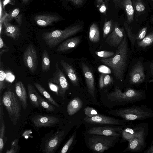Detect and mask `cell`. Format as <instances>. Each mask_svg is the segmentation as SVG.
<instances>
[{
    "instance_id": "6da1fadb",
    "label": "cell",
    "mask_w": 153,
    "mask_h": 153,
    "mask_svg": "<svg viewBox=\"0 0 153 153\" xmlns=\"http://www.w3.org/2000/svg\"><path fill=\"white\" fill-rule=\"evenodd\" d=\"M128 49L127 39L125 33L114 55L111 57L103 58L100 60L110 68L115 78L120 81L123 79L126 67Z\"/></svg>"
},
{
    "instance_id": "11a10c76",
    "label": "cell",
    "mask_w": 153,
    "mask_h": 153,
    "mask_svg": "<svg viewBox=\"0 0 153 153\" xmlns=\"http://www.w3.org/2000/svg\"></svg>"
},
{
    "instance_id": "f546056e",
    "label": "cell",
    "mask_w": 153,
    "mask_h": 153,
    "mask_svg": "<svg viewBox=\"0 0 153 153\" xmlns=\"http://www.w3.org/2000/svg\"><path fill=\"white\" fill-rule=\"evenodd\" d=\"M42 69L43 72L48 71L50 68V60L49 53L45 50L42 52L41 64Z\"/></svg>"
},
{
    "instance_id": "c3c4849f",
    "label": "cell",
    "mask_w": 153,
    "mask_h": 153,
    "mask_svg": "<svg viewBox=\"0 0 153 153\" xmlns=\"http://www.w3.org/2000/svg\"><path fill=\"white\" fill-rule=\"evenodd\" d=\"M144 153H153V145L152 144L144 152Z\"/></svg>"
},
{
    "instance_id": "e575fe53",
    "label": "cell",
    "mask_w": 153,
    "mask_h": 153,
    "mask_svg": "<svg viewBox=\"0 0 153 153\" xmlns=\"http://www.w3.org/2000/svg\"><path fill=\"white\" fill-rule=\"evenodd\" d=\"M20 12L19 8H15L12 10L5 17L4 21L9 22L13 19L15 18L19 14Z\"/></svg>"
},
{
    "instance_id": "30bf717a",
    "label": "cell",
    "mask_w": 153,
    "mask_h": 153,
    "mask_svg": "<svg viewBox=\"0 0 153 153\" xmlns=\"http://www.w3.org/2000/svg\"><path fill=\"white\" fill-rule=\"evenodd\" d=\"M84 120L86 122L90 124L116 125L122 126H124L126 123V121L124 120H121L99 114L91 117L86 116Z\"/></svg>"
},
{
    "instance_id": "cb8c5ba5",
    "label": "cell",
    "mask_w": 153,
    "mask_h": 153,
    "mask_svg": "<svg viewBox=\"0 0 153 153\" xmlns=\"http://www.w3.org/2000/svg\"><path fill=\"white\" fill-rule=\"evenodd\" d=\"M3 104L0 101V153L2 152L4 147V138L5 132V122L3 119Z\"/></svg>"
},
{
    "instance_id": "bcb514c9",
    "label": "cell",
    "mask_w": 153,
    "mask_h": 153,
    "mask_svg": "<svg viewBox=\"0 0 153 153\" xmlns=\"http://www.w3.org/2000/svg\"><path fill=\"white\" fill-rule=\"evenodd\" d=\"M3 48L5 49H9L8 47H7L5 44L4 43L2 38L0 36V50H1Z\"/></svg>"
},
{
    "instance_id": "5b68a950",
    "label": "cell",
    "mask_w": 153,
    "mask_h": 153,
    "mask_svg": "<svg viewBox=\"0 0 153 153\" xmlns=\"http://www.w3.org/2000/svg\"><path fill=\"white\" fill-rule=\"evenodd\" d=\"M135 127L134 135L128 142L127 147L123 152H140L146 146L145 140L149 132V124L147 123H141L135 125Z\"/></svg>"
},
{
    "instance_id": "3957f363",
    "label": "cell",
    "mask_w": 153,
    "mask_h": 153,
    "mask_svg": "<svg viewBox=\"0 0 153 153\" xmlns=\"http://www.w3.org/2000/svg\"><path fill=\"white\" fill-rule=\"evenodd\" d=\"M107 96L111 100L122 104L135 102L146 98L145 93L141 89L137 90L129 88L123 92L117 87H115L114 91L110 93Z\"/></svg>"
},
{
    "instance_id": "db71d44e",
    "label": "cell",
    "mask_w": 153,
    "mask_h": 153,
    "mask_svg": "<svg viewBox=\"0 0 153 153\" xmlns=\"http://www.w3.org/2000/svg\"><path fill=\"white\" fill-rule=\"evenodd\" d=\"M152 1H153V0H152Z\"/></svg>"
},
{
    "instance_id": "816d5d0a",
    "label": "cell",
    "mask_w": 153,
    "mask_h": 153,
    "mask_svg": "<svg viewBox=\"0 0 153 153\" xmlns=\"http://www.w3.org/2000/svg\"><path fill=\"white\" fill-rule=\"evenodd\" d=\"M151 64L153 65V62Z\"/></svg>"
},
{
    "instance_id": "74e56055",
    "label": "cell",
    "mask_w": 153,
    "mask_h": 153,
    "mask_svg": "<svg viewBox=\"0 0 153 153\" xmlns=\"http://www.w3.org/2000/svg\"><path fill=\"white\" fill-rule=\"evenodd\" d=\"M6 74L3 70L1 68L0 71V94L1 95L2 92L5 88V79Z\"/></svg>"
},
{
    "instance_id": "52a82bcc",
    "label": "cell",
    "mask_w": 153,
    "mask_h": 153,
    "mask_svg": "<svg viewBox=\"0 0 153 153\" xmlns=\"http://www.w3.org/2000/svg\"><path fill=\"white\" fill-rule=\"evenodd\" d=\"M120 136L93 135L88 141L90 149L98 153H102L111 147Z\"/></svg>"
},
{
    "instance_id": "ee69618b",
    "label": "cell",
    "mask_w": 153,
    "mask_h": 153,
    "mask_svg": "<svg viewBox=\"0 0 153 153\" xmlns=\"http://www.w3.org/2000/svg\"><path fill=\"white\" fill-rule=\"evenodd\" d=\"M48 84L50 89L52 91L55 92L58 95L59 88L58 86L51 82H49Z\"/></svg>"
},
{
    "instance_id": "4316f807",
    "label": "cell",
    "mask_w": 153,
    "mask_h": 153,
    "mask_svg": "<svg viewBox=\"0 0 153 153\" xmlns=\"http://www.w3.org/2000/svg\"><path fill=\"white\" fill-rule=\"evenodd\" d=\"M135 125L134 124L129 125L123 129L121 135L124 140L128 142L132 138L135 133Z\"/></svg>"
},
{
    "instance_id": "277c9868",
    "label": "cell",
    "mask_w": 153,
    "mask_h": 153,
    "mask_svg": "<svg viewBox=\"0 0 153 153\" xmlns=\"http://www.w3.org/2000/svg\"><path fill=\"white\" fill-rule=\"evenodd\" d=\"M115 115L126 121L142 120L152 117L153 111L146 105H134L118 109Z\"/></svg>"
},
{
    "instance_id": "f35d334b",
    "label": "cell",
    "mask_w": 153,
    "mask_h": 153,
    "mask_svg": "<svg viewBox=\"0 0 153 153\" xmlns=\"http://www.w3.org/2000/svg\"><path fill=\"white\" fill-rule=\"evenodd\" d=\"M85 113L87 116L91 117L98 114L97 111L94 108L87 106L84 109Z\"/></svg>"
},
{
    "instance_id": "f1b7e54d",
    "label": "cell",
    "mask_w": 153,
    "mask_h": 153,
    "mask_svg": "<svg viewBox=\"0 0 153 153\" xmlns=\"http://www.w3.org/2000/svg\"><path fill=\"white\" fill-rule=\"evenodd\" d=\"M112 77L110 75L104 73L100 76L99 85L100 89L107 86L113 82Z\"/></svg>"
},
{
    "instance_id": "83f0119b",
    "label": "cell",
    "mask_w": 153,
    "mask_h": 153,
    "mask_svg": "<svg viewBox=\"0 0 153 153\" xmlns=\"http://www.w3.org/2000/svg\"><path fill=\"white\" fill-rule=\"evenodd\" d=\"M34 85L39 92L51 103L56 107H59L58 104L56 102L48 92L40 84L35 82Z\"/></svg>"
},
{
    "instance_id": "5bb4252c",
    "label": "cell",
    "mask_w": 153,
    "mask_h": 153,
    "mask_svg": "<svg viewBox=\"0 0 153 153\" xmlns=\"http://www.w3.org/2000/svg\"><path fill=\"white\" fill-rule=\"evenodd\" d=\"M130 82L133 85L140 84L144 81L145 75L143 66L138 61L133 66L129 74Z\"/></svg>"
},
{
    "instance_id": "b9f144b4",
    "label": "cell",
    "mask_w": 153,
    "mask_h": 153,
    "mask_svg": "<svg viewBox=\"0 0 153 153\" xmlns=\"http://www.w3.org/2000/svg\"><path fill=\"white\" fill-rule=\"evenodd\" d=\"M18 139H16L14 141L12 142L10 149L7 150L6 152V153H16L17 152L18 149Z\"/></svg>"
},
{
    "instance_id": "f907efd6",
    "label": "cell",
    "mask_w": 153,
    "mask_h": 153,
    "mask_svg": "<svg viewBox=\"0 0 153 153\" xmlns=\"http://www.w3.org/2000/svg\"><path fill=\"white\" fill-rule=\"evenodd\" d=\"M22 0V2L24 4H26L27 3L29 0Z\"/></svg>"
},
{
    "instance_id": "ffe728a7",
    "label": "cell",
    "mask_w": 153,
    "mask_h": 153,
    "mask_svg": "<svg viewBox=\"0 0 153 153\" xmlns=\"http://www.w3.org/2000/svg\"><path fill=\"white\" fill-rule=\"evenodd\" d=\"M60 20L58 16L51 15H40L36 16L35 20L36 24L42 27H46L52 25L53 23Z\"/></svg>"
},
{
    "instance_id": "7dc6e473",
    "label": "cell",
    "mask_w": 153,
    "mask_h": 153,
    "mask_svg": "<svg viewBox=\"0 0 153 153\" xmlns=\"http://www.w3.org/2000/svg\"><path fill=\"white\" fill-rule=\"evenodd\" d=\"M19 26H20L22 23V15H18L15 18Z\"/></svg>"
},
{
    "instance_id": "4dcf8cb0",
    "label": "cell",
    "mask_w": 153,
    "mask_h": 153,
    "mask_svg": "<svg viewBox=\"0 0 153 153\" xmlns=\"http://www.w3.org/2000/svg\"><path fill=\"white\" fill-rule=\"evenodd\" d=\"M38 98L40 105L45 108L47 111L52 112L55 110L54 106L47 100L42 97L39 94Z\"/></svg>"
},
{
    "instance_id": "d590c367",
    "label": "cell",
    "mask_w": 153,
    "mask_h": 153,
    "mask_svg": "<svg viewBox=\"0 0 153 153\" xmlns=\"http://www.w3.org/2000/svg\"><path fill=\"white\" fill-rule=\"evenodd\" d=\"M95 53L98 56L104 58L111 57L115 54L114 52L108 51H96L95 52Z\"/></svg>"
},
{
    "instance_id": "8992f818",
    "label": "cell",
    "mask_w": 153,
    "mask_h": 153,
    "mask_svg": "<svg viewBox=\"0 0 153 153\" xmlns=\"http://www.w3.org/2000/svg\"><path fill=\"white\" fill-rule=\"evenodd\" d=\"M18 97L10 90L4 93L1 101L6 108L11 121L16 126L18 124L21 116V108Z\"/></svg>"
},
{
    "instance_id": "f5cc1de1",
    "label": "cell",
    "mask_w": 153,
    "mask_h": 153,
    "mask_svg": "<svg viewBox=\"0 0 153 153\" xmlns=\"http://www.w3.org/2000/svg\"><path fill=\"white\" fill-rule=\"evenodd\" d=\"M152 19H153V18H152Z\"/></svg>"
},
{
    "instance_id": "d6a6232c",
    "label": "cell",
    "mask_w": 153,
    "mask_h": 153,
    "mask_svg": "<svg viewBox=\"0 0 153 153\" xmlns=\"http://www.w3.org/2000/svg\"><path fill=\"white\" fill-rule=\"evenodd\" d=\"M124 25L125 28L127 32L128 37L131 41L132 45L134 46L135 40H136L137 35L134 34L132 33L131 28L128 26L127 23L125 22Z\"/></svg>"
},
{
    "instance_id": "484cf974",
    "label": "cell",
    "mask_w": 153,
    "mask_h": 153,
    "mask_svg": "<svg viewBox=\"0 0 153 153\" xmlns=\"http://www.w3.org/2000/svg\"><path fill=\"white\" fill-rule=\"evenodd\" d=\"M89 38L92 42L97 43L100 40V32L98 26L96 23L91 26L89 33Z\"/></svg>"
},
{
    "instance_id": "ab89813d",
    "label": "cell",
    "mask_w": 153,
    "mask_h": 153,
    "mask_svg": "<svg viewBox=\"0 0 153 153\" xmlns=\"http://www.w3.org/2000/svg\"><path fill=\"white\" fill-rule=\"evenodd\" d=\"M134 5L135 10L137 12H142L145 10V6L141 0H136Z\"/></svg>"
},
{
    "instance_id": "2e32d148",
    "label": "cell",
    "mask_w": 153,
    "mask_h": 153,
    "mask_svg": "<svg viewBox=\"0 0 153 153\" xmlns=\"http://www.w3.org/2000/svg\"><path fill=\"white\" fill-rule=\"evenodd\" d=\"M81 67L86 85L89 93L93 97L95 96V81L94 76L88 66L82 63Z\"/></svg>"
},
{
    "instance_id": "836d02e7",
    "label": "cell",
    "mask_w": 153,
    "mask_h": 153,
    "mask_svg": "<svg viewBox=\"0 0 153 153\" xmlns=\"http://www.w3.org/2000/svg\"><path fill=\"white\" fill-rule=\"evenodd\" d=\"M112 20L106 21L105 22L103 28V38L107 37L110 32L112 27Z\"/></svg>"
},
{
    "instance_id": "7402d4cb",
    "label": "cell",
    "mask_w": 153,
    "mask_h": 153,
    "mask_svg": "<svg viewBox=\"0 0 153 153\" xmlns=\"http://www.w3.org/2000/svg\"><path fill=\"white\" fill-rule=\"evenodd\" d=\"M81 40L80 36H76L68 39L61 43L57 48L56 51L64 52L71 49L78 45Z\"/></svg>"
},
{
    "instance_id": "ac0fdd59",
    "label": "cell",
    "mask_w": 153,
    "mask_h": 153,
    "mask_svg": "<svg viewBox=\"0 0 153 153\" xmlns=\"http://www.w3.org/2000/svg\"><path fill=\"white\" fill-rule=\"evenodd\" d=\"M3 26L5 35L13 40H17L21 36L20 28L17 26L4 20Z\"/></svg>"
},
{
    "instance_id": "d4e9b609",
    "label": "cell",
    "mask_w": 153,
    "mask_h": 153,
    "mask_svg": "<svg viewBox=\"0 0 153 153\" xmlns=\"http://www.w3.org/2000/svg\"><path fill=\"white\" fill-rule=\"evenodd\" d=\"M27 90L29 98L31 103L36 107H39L40 104L38 98L39 94L35 88L31 84L28 83L27 85Z\"/></svg>"
},
{
    "instance_id": "e0dca14e",
    "label": "cell",
    "mask_w": 153,
    "mask_h": 153,
    "mask_svg": "<svg viewBox=\"0 0 153 153\" xmlns=\"http://www.w3.org/2000/svg\"><path fill=\"white\" fill-rule=\"evenodd\" d=\"M117 7L123 9L126 13L128 23L133 22L134 9L131 0H112Z\"/></svg>"
},
{
    "instance_id": "603a6c76",
    "label": "cell",
    "mask_w": 153,
    "mask_h": 153,
    "mask_svg": "<svg viewBox=\"0 0 153 153\" xmlns=\"http://www.w3.org/2000/svg\"><path fill=\"white\" fill-rule=\"evenodd\" d=\"M82 105L81 100L78 97H74L69 102L67 106V111L68 115H73L82 108Z\"/></svg>"
},
{
    "instance_id": "9a60e30c",
    "label": "cell",
    "mask_w": 153,
    "mask_h": 153,
    "mask_svg": "<svg viewBox=\"0 0 153 153\" xmlns=\"http://www.w3.org/2000/svg\"><path fill=\"white\" fill-rule=\"evenodd\" d=\"M34 126L38 128L51 127L58 123L59 119L54 116L47 115H37L32 119Z\"/></svg>"
},
{
    "instance_id": "7c38bea8",
    "label": "cell",
    "mask_w": 153,
    "mask_h": 153,
    "mask_svg": "<svg viewBox=\"0 0 153 153\" xmlns=\"http://www.w3.org/2000/svg\"><path fill=\"white\" fill-rule=\"evenodd\" d=\"M112 32L107 37L105 42L111 47H117L125 33L123 27H120L117 22L112 27Z\"/></svg>"
},
{
    "instance_id": "ba28073f",
    "label": "cell",
    "mask_w": 153,
    "mask_h": 153,
    "mask_svg": "<svg viewBox=\"0 0 153 153\" xmlns=\"http://www.w3.org/2000/svg\"><path fill=\"white\" fill-rule=\"evenodd\" d=\"M58 66V62H57L55 65V70L49 81L58 86V95L64 98L65 93L69 89V85L64 74Z\"/></svg>"
},
{
    "instance_id": "f6af8a7d",
    "label": "cell",
    "mask_w": 153,
    "mask_h": 153,
    "mask_svg": "<svg viewBox=\"0 0 153 153\" xmlns=\"http://www.w3.org/2000/svg\"><path fill=\"white\" fill-rule=\"evenodd\" d=\"M72 2L74 4L79 6L82 4L84 0H65Z\"/></svg>"
},
{
    "instance_id": "4fadbf2b",
    "label": "cell",
    "mask_w": 153,
    "mask_h": 153,
    "mask_svg": "<svg viewBox=\"0 0 153 153\" xmlns=\"http://www.w3.org/2000/svg\"><path fill=\"white\" fill-rule=\"evenodd\" d=\"M123 126L115 127L108 126L94 127L90 129L88 131V133L90 134L107 136H120Z\"/></svg>"
},
{
    "instance_id": "7a4b0ae2",
    "label": "cell",
    "mask_w": 153,
    "mask_h": 153,
    "mask_svg": "<svg viewBox=\"0 0 153 153\" xmlns=\"http://www.w3.org/2000/svg\"><path fill=\"white\" fill-rule=\"evenodd\" d=\"M82 27L76 25L69 26L64 30H57L43 33L42 39L50 48L54 47L67 38L80 31Z\"/></svg>"
},
{
    "instance_id": "d6986e66",
    "label": "cell",
    "mask_w": 153,
    "mask_h": 153,
    "mask_svg": "<svg viewBox=\"0 0 153 153\" xmlns=\"http://www.w3.org/2000/svg\"><path fill=\"white\" fill-rule=\"evenodd\" d=\"M15 90L23 109L25 110L28 105L26 89L22 82L18 81L15 83Z\"/></svg>"
},
{
    "instance_id": "7bdbcfd3",
    "label": "cell",
    "mask_w": 153,
    "mask_h": 153,
    "mask_svg": "<svg viewBox=\"0 0 153 153\" xmlns=\"http://www.w3.org/2000/svg\"><path fill=\"white\" fill-rule=\"evenodd\" d=\"M147 30L146 27H144L141 30L137 35L136 39L139 41L142 40L145 37Z\"/></svg>"
},
{
    "instance_id": "8fae6325",
    "label": "cell",
    "mask_w": 153,
    "mask_h": 153,
    "mask_svg": "<svg viewBox=\"0 0 153 153\" xmlns=\"http://www.w3.org/2000/svg\"><path fill=\"white\" fill-rule=\"evenodd\" d=\"M65 134L64 130L57 131L52 136L46 141L45 145L44 152L54 153L62 141Z\"/></svg>"
},
{
    "instance_id": "9c48e42d",
    "label": "cell",
    "mask_w": 153,
    "mask_h": 153,
    "mask_svg": "<svg viewBox=\"0 0 153 153\" xmlns=\"http://www.w3.org/2000/svg\"><path fill=\"white\" fill-rule=\"evenodd\" d=\"M23 60L25 65L29 71L34 73L37 69L38 61L36 51L33 45L30 44L25 50Z\"/></svg>"
},
{
    "instance_id": "60d3db41",
    "label": "cell",
    "mask_w": 153,
    "mask_h": 153,
    "mask_svg": "<svg viewBox=\"0 0 153 153\" xmlns=\"http://www.w3.org/2000/svg\"><path fill=\"white\" fill-rule=\"evenodd\" d=\"M97 7L101 13L105 14L107 10L106 7L103 0H96Z\"/></svg>"
},
{
    "instance_id": "681fc988",
    "label": "cell",
    "mask_w": 153,
    "mask_h": 153,
    "mask_svg": "<svg viewBox=\"0 0 153 153\" xmlns=\"http://www.w3.org/2000/svg\"><path fill=\"white\" fill-rule=\"evenodd\" d=\"M150 67L151 71V73L152 74H153V65L151 64L150 66ZM149 82H153V79L150 80L149 81Z\"/></svg>"
},
{
    "instance_id": "8d00e7d4",
    "label": "cell",
    "mask_w": 153,
    "mask_h": 153,
    "mask_svg": "<svg viewBox=\"0 0 153 153\" xmlns=\"http://www.w3.org/2000/svg\"><path fill=\"white\" fill-rule=\"evenodd\" d=\"M76 132H75L64 145L61 150L60 153H65L68 151L73 141Z\"/></svg>"
},
{
    "instance_id": "44dd1931",
    "label": "cell",
    "mask_w": 153,
    "mask_h": 153,
    "mask_svg": "<svg viewBox=\"0 0 153 153\" xmlns=\"http://www.w3.org/2000/svg\"><path fill=\"white\" fill-rule=\"evenodd\" d=\"M60 64L72 84L75 86H78L79 83V78L72 66L63 59L61 60Z\"/></svg>"
},
{
    "instance_id": "1f68e13d",
    "label": "cell",
    "mask_w": 153,
    "mask_h": 153,
    "mask_svg": "<svg viewBox=\"0 0 153 153\" xmlns=\"http://www.w3.org/2000/svg\"><path fill=\"white\" fill-rule=\"evenodd\" d=\"M153 42V31L145 36L141 41L138 42L139 47L145 48L151 45Z\"/></svg>"
}]
</instances>
